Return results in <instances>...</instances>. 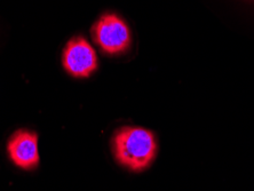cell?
<instances>
[{
	"mask_svg": "<svg viewBox=\"0 0 254 191\" xmlns=\"http://www.w3.org/2000/svg\"><path fill=\"white\" fill-rule=\"evenodd\" d=\"M93 35L101 50L109 55L124 53L130 45L129 29L116 14L102 15L93 27Z\"/></svg>",
	"mask_w": 254,
	"mask_h": 191,
	"instance_id": "7a4b0ae2",
	"label": "cell"
},
{
	"mask_svg": "<svg viewBox=\"0 0 254 191\" xmlns=\"http://www.w3.org/2000/svg\"><path fill=\"white\" fill-rule=\"evenodd\" d=\"M113 148L117 162L133 172L149 167L157 153L154 134L141 127H123L118 129L113 138Z\"/></svg>",
	"mask_w": 254,
	"mask_h": 191,
	"instance_id": "6da1fadb",
	"label": "cell"
},
{
	"mask_svg": "<svg viewBox=\"0 0 254 191\" xmlns=\"http://www.w3.org/2000/svg\"><path fill=\"white\" fill-rule=\"evenodd\" d=\"M10 159L23 170H32L39 164L38 136L30 130L20 129L15 132L7 144Z\"/></svg>",
	"mask_w": 254,
	"mask_h": 191,
	"instance_id": "277c9868",
	"label": "cell"
},
{
	"mask_svg": "<svg viewBox=\"0 0 254 191\" xmlns=\"http://www.w3.org/2000/svg\"><path fill=\"white\" fill-rule=\"evenodd\" d=\"M62 63L71 76L87 78L98 69L95 51L83 37L70 39L63 51Z\"/></svg>",
	"mask_w": 254,
	"mask_h": 191,
	"instance_id": "3957f363",
	"label": "cell"
},
{
	"mask_svg": "<svg viewBox=\"0 0 254 191\" xmlns=\"http://www.w3.org/2000/svg\"><path fill=\"white\" fill-rule=\"evenodd\" d=\"M248 1H254V0H248Z\"/></svg>",
	"mask_w": 254,
	"mask_h": 191,
	"instance_id": "5b68a950",
	"label": "cell"
}]
</instances>
